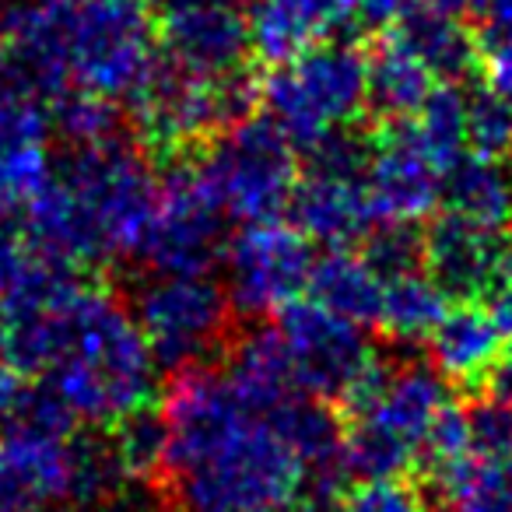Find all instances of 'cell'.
I'll return each mask as SVG.
<instances>
[{
    "mask_svg": "<svg viewBox=\"0 0 512 512\" xmlns=\"http://www.w3.org/2000/svg\"><path fill=\"white\" fill-rule=\"evenodd\" d=\"M481 81L495 95H502L512 106V43L509 46H491L481 53Z\"/></svg>",
    "mask_w": 512,
    "mask_h": 512,
    "instance_id": "obj_37",
    "label": "cell"
},
{
    "mask_svg": "<svg viewBox=\"0 0 512 512\" xmlns=\"http://www.w3.org/2000/svg\"><path fill=\"white\" fill-rule=\"evenodd\" d=\"M351 4H355V22L390 29V25L397 22L411 4H418V0H351Z\"/></svg>",
    "mask_w": 512,
    "mask_h": 512,
    "instance_id": "obj_38",
    "label": "cell"
},
{
    "mask_svg": "<svg viewBox=\"0 0 512 512\" xmlns=\"http://www.w3.org/2000/svg\"><path fill=\"white\" fill-rule=\"evenodd\" d=\"M50 123L71 148H78V144L113 137L120 127V113H116V102L106 95L85 92V88H64L50 99Z\"/></svg>",
    "mask_w": 512,
    "mask_h": 512,
    "instance_id": "obj_30",
    "label": "cell"
},
{
    "mask_svg": "<svg viewBox=\"0 0 512 512\" xmlns=\"http://www.w3.org/2000/svg\"><path fill=\"white\" fill-rule=\"evenodd\" d=\"M509 337L498 330L481 302H456L428 334V362L460 386H484Z\"/></svg>",
    "mask_w": 512,
    "mask_h": 512,
    "instance_id": "obj_20",
    "label": "cell"
},
{
    "mask_svg": "<svg viewBox=\"0 0 512 512\" xmlns=\"http://www.w3.org/2000/svg\"><path fill=\"white\" fill-rule=\"evenodd\" d=\"M355 22L351 0H249V57L274 67L334 39Z\"/></svg>",
    "mask_w": 512,
    "mask_h": 512,
    "instance_id": "obj_19",
    "label": "cell"
},
{
    "mask_svg": "<svg viewBox=\"0 0 512 512\" xmlns=\"http://www.w3.org/2000/svg\"><path fill=\"white\" fill-rule=\"evenodd\" d=\"M390 32L428 67L435 81H470L481 71V43H477L470 22L432 4H411Z\"/></svg>",
    "mask_w": 512,
    "mask_h": 512,
    "instance_id": "obj_21",
    "label": "cell"
},
{
    "mask_svg": "<svg viewBox=\"0 0 512 512\" xmlns=\"http://www.w3.org/2000/svg\"><path fill=\"white\" fill-rule=\"evenodd\" d=\"M228 383L235 386L242 400L256 411H271L278 407L285 397L292 393H302L292 379V369L285 362V351H281L278 334L271 330H256V334H246L239 344H235L232 358L225 365Z\"/></svg>",
    "mask_w": 512,
    "mask_h": 512,
    "instance_id": "obj_26",
    "label": "cell"
},
{
    "mask_svg": "<svg viewBox=\"0 0 512 512\" xmlns=\"http://www.w3.org/2000/svg\"><path fill=\"white\" fill-rule=\"evenodd\" d=\"M439 204L449 214L488 228L495 235L512 232V183L498 158H484L463 151L446 172H442Z\"/></svg>",
    "mask_w": 512,
    "mask_h": 512,
    "instance_id": "obj_22",
    "label": "cell"
},
{
    "mask_svg": "<svg viewBox=\"0 0 512 512\" xmlns=\"http://www.w3.org/2000/svg\"><path fill=\"white\" fill-rule=\"evenodd\" d=\"M404 127L446 172L467 151V88L460 81H435L428 99L418 113L407 116Z\"/></svg>",
    "mask_w": 512,
    "mask_h": 512,
    "instance_id": "obj_28",
    "label": "cell"
},
{
    "mask_svg": "<svg viewBox=\"0 0 512 512\" xmlns=\"http://www.w3.org/2000/svg\"><path fill=\"white\" fill-rule=\"evenodd\" d=\"M313 242L281 218L249 221L221 249L232 313L278 316L309 288Z\"/></svg>",
    "mask_w": 512,
    "mask_h": 512,
    "instance_id": "obj_13",
    "label": "cell"
},
{
    "mask_svg": "<svg viewBox=\"0 0 512 512\" xmlns=\"http://www.w3.org/2000/svg\"><path fill=\"white\" fill-rule=\"evenodd\" d=\"M155 179L144 151L127 137L78 144L43 190L25 200L22 232L74 271L127 260L141 246Z\"/></svg>",
    "mask_w": 512,
    "mask_h": 512,
    "instance_id": "obj_4",
    "label": "cell"
},
{
    "mask_svg": "<svg viewBox=\"0 0 512 512\" xmlns=\"http://www.w3.org/2000/svg\"><path fill=\"white\" fill-rule=\"evenodd\" d=\"M337 512H432L425 488L407 477H365L344 488Z\"/></svg>",
    "mask_w": 512,
    "mask_h": 512,
    "instance_id": "obj_34",
    "label": "cell"
},
{
    "mask_svg": "<svg viewBox=\"0 0 512 512\" xmlns=\"http://www.w3.org/2000/svg\"><path fill=\"white\" fill-rule=\"evenodd\" d=\"M0 358L18 376H39L74 421L95 428L148 407L162 369L134 313L95 285L39 313L0 316Z\"/></svg>",
    "mask_w": 512,
    "mask_h": 512,
    "instance_id": "obj_2",
    "label": "cell"
},
{
    "mask_svg": "<svg viewBox=\"0 0 512 512\" xmlns=\"http://www.w3.org/2000/svg\"><path fill=\"white\" fill-rule=\"evenodd\" d=\"M127 106L137 134L151 151L179 155L253 113L256 81L249 78V71L204 78L165 53H155L141 85L130 92Z\"/></svg>",
    "mask_w": 512,
    "mask_h": 512,
    "instance_id": "obj_7",
    "label": "cell"
},
{
    "mask_svg": "<svg viewBox=\"0 0 512 512\" xmlns=\"http://www.w3.org/2000/svg\"><path fill=\"white\" fill-rule=\"evenodd\" d=\"M362 176L365 172L309 162V172L295 179L292 200H288L292 225L309 242H323L327 249L362 242L379 221Z\"/></svg>",
    "mask_w": 512,
    "mask_h": 512,
    "instance_id": "obj_17",
    "label": "cell"
},
{
    "mask_svg": "<svg viewBox=\"0 0 512 512\" xmlns=\"http://www.w3.org/2000/svg\"><path fill=\"white\" fill-rule=\"evenodd\" d=\"M137 4H165V0H137Z\"/></svg>",
    "mask_w": 512,
    "mask_h": 512,
    "instance_id": "obj_45",
    "label": "cell"
},
{
    "mask_svg": "<svg viewBox=\"0 0 512 512\" xmlns=\"http://www.w3.org/2000/svg\"><path fill=\"white\" fill-rule=\"evenodd\" d=\"M211 197L242 225L278 218L299 179V148L267 116H242L211 137L197 165Z\"/></svg>",
    "mask_w": 512,
    "mask_h": 512,
    "instance_id": "obj_8",
    "label": "cell"
},
{
    "mask_svg": "<svg viewBox=\"0 0 512 512\" xmlns=\"http://www.w3.org/2000/svg\"><path fill=\"white\" fill-rule=\"evenodd\" d=\"M505 235L477 228L442 211L425 225L421 267L446 292L449 302H481L498 274Z\"/></svg>",
    "mask_w": 512,
    "mask_h": 512,
    "instance_id": "obj_18",
    "label": "cell"
},
{
    "mask_svg": "<svg viewBox=\"0 0 512 512\" xmlns=\"http://www.w3.org/2000/svg\"><path fill=\"white\" fill-rule=\"evenodd\" d=\"M453 404L449 379L432 362H379L365 386L348 400L344 467L351 477H407L439 414Z\"/></svg>",
    "mask_w": 512,
    "mask_h": 512,
    "instance_id": "obj_5",
    "label": "cell"
},
{
    "mask_svg": "<svg viewBox=\"0 0 512 512\" xmlns=\"http://www.w3.org/2000/svg\"><path fill=\"white\" fill-rule=\"evenodd\" d=\"M134 320L155 362L179 372L225 348L232 302L211 274H155L137 292Z\"/></svg>",
    "mask_w": 512,
    "mask_h": 512,
    "instance_id": "obj_10",
    "label": "cell"
},
{
    "mask_svg": "<svg viewBox=\"0 0 512 512\" xmlns=\"http://www.w3.org/2000/svg\"><path fill=\"white\" fill-rule=\"evenodd\" d=\"M78 421L46 390H25L0 432V512L29 505H74L78 495Z\"/></svg>",
    "mask_w": 512,
    "mask_h": 512,
    "instance_id": "obj_9",
    "label": "cell"
},
{
    "mask_svg": "<svg viewBox=\"0 0 512 512\" xmlns=\"http://www.w3.org/2000/svg\"><path fill=\"white\" fill-rule=\"evenodd\" d=\"M449 299L425 267L418 271H404L383 278V302H379L376 327L390 337L393 344H425L428 334L439 327L446 316Z\"/></svg>",
    "mask_w": 512,
    "mask_h": 512,
    "instance_id": "obj_25",
    "label": "cell"
},
{
    "mask_svg": "<svg viewBox=\"0 0 512 512\" xmlns=\"http://www.w3.org/2000/svg\"><path fill=\"white\" fill-rule=\"evenodd\" d=\"M365 260L376 267L383 278L404 271H418L425 256V221H376L365 235Z\"/></svg>",
    "mask_w": 512,
    "mask_h": 512,
    "instance_id": "obj_31",
    "label": "cell"
},
{
    "mask_svg": "<svg viewBox=\"0 0 512 512\" xmlns=\"http://www.w3.org/2000/svg\"><path fill=\"white\" fill-rule=\"evenodd\" d=\"M512 148V106L488 85L467 88V151L502 158Z\"/></svg>",
    "mask_w": 512,
    "mask_h": 512,
    "instance_id": "obj_32",
    "label": "cell"
},
{
    "mask_svg": "<svg viewBox=\"0 0 512 512\" xmlns=\"http://www.w3.org/2000/svg\"><path fill=\"white\" fill-rule=\"evenodd\" d=\"M274 334L295 386L323 404H348L379 365L365 327L330 313L316 299H295L281 309Z\"/></svg>",
    "mask_w": 512,
    "mask_h": 512,
    "instance_id": "obj_11",
    "label": "cell"
},
{
    "mask_svg": "<svg viewBox=\"0 0 512 512\" xmlns=\"http://www.w3.org/2000/svg\"><path fill=\"white\" fill-rule=\"evenodd\" d=\"M22 397H25L22 379H18V372L11 369L4 358H0V432H4V428H8V421L15 418Z\"/></svg>",
    "mask_w": 512,
    "mask_h": 512,
    "instance_id": "obj_39",
    "label": "cell"
},
{
    "mask_svg": "<svg viewBox=\"0 0 512 512\" xmlns=\"http://www.w3.org/2000/svg\"><path fill=\"white\" fill-rule=\"evenodd\" d=\"M502 158H505V165H502V169H505V176H509V183H512V148H509V151H505V155H502Z\"/></svg>",
    "mask_w": 512,
    "mask_h": 512,
    "instance_id": "obj_43",
    "label": "cell"
},
{
    "mask_svg": "<svg viewBox=\"0 0 512 512\" xmlns=\"http://www.w3.org/2000/svg\"><path fill=\"white\" fill-rule=\"evenodd\" d=\"M470 29H474L481 53L491 46H509L512 43V0H481L477 11L470 15Z\"/></svg>",
    "mask_w": 512,
    "mask_h": 512,
    "instance_id": "obj_35",
    "label": "cell"
},
{
    "mask_svg": "<svg viewBox=\"0 0 512 512\" xmlns=\"http://www.w3.org/2000/svg\"><path fill=\"white\" fill-rule=\"evenodd\" d=\"M50 102L0 64V204L11 214L53 176Z\"/></svg>",
    "mask_w": 512,
    "mask_h": 512,
    "instance_id": "obj_15",
    "label": "cell"
},
{
    "mask_svg": "<svg viewBox=\"0 0 512 512\" xmlns=\"http://www.w3.org/2000/svg\"><path fill=\"white\" fill-rule=\"evenodd\" d=\"M365 190L379 221H425L439 207L442 169L411 137L404 120L383 123V137L369 148Z\"/></svg>",
    "mask_w": 512,
    "mask_h": 512,
    "instance_id": "obj_16",
    "label": "cell"
},
{
    "mask_svg": "<svg viewBox=\"0 0 512 512\" xmlns=\"http://www.w3.org/2000/svg\"><path fill=\"white\" fill-rule=\"evenodd\" d=\"M11 512H71L67 505H29V509H11Z\"/></svg>",
    "mask_w": 512,
    "mask_h": 512,
    "instance_id": "obj_42",
    "label": "cell"
},
{
    "mask_svg": "<svg viewBox=\"0 0 512 512\" xmlns=\"http://www.w3.org/2000/svg\"><path fill=\"white\" fill-rule=\"evenodd\" d=\"M484 299H488L491 320L512 341V249H505V242H502V260H498V274Z\"/></svg>",
    "mask_w": 512,
    "mask_h": 512,
    "instance_id": "obj_36",
    "label": "cell"
},
{
    "mask_svg": "<svg viewBox=\"0 0 512 512\" xmlns=\"http://www.w3.org/2000/svg\"><path fill=\"white\" fill-rule=\"evenodd\" d=\"M463 418L474 460H512V400L484 393L463 404Z\"/></svg>",
    "mask_w": 512,
    "mask_h": 512,
    "instance_id": "obj_33",
    "label": "cell"
},
{
    "mask_svg": "<svg viewBox=\"0 0 512 512\" xmlns=\"http://www.w3.org/2000/svg\"><path fill=\"white\" fill-rule=\"evenodd\" d=\"M225 249V211L197 165H172L155 179L137 256L155 274H211Z\"/></svg>",
    "mask_w": 512,
    "mask_h": 512,
    "instance_id": "obj_12",
    "label": "cell"
},
{
    "mask_svg": "<svg viewBox=\"0 0 512 512\" xmlns=\"http://www.w3.org/2000/svg\"><path fill=\"white\" fill-rule=\"evenodd\" d=\"M113 512H158V509H155V505H148V502H116Z\"/></svg>",
    "mask_w": 512,
    "mask_h": 512,
    "instance_id": "obj_41",
    "label": "cell"
},
{
    "mask_svg": "<svg viewBox=\"0 0 512 512\" xmlns=\"http://www.w3.org/2000/svg\"><path fill=\"white\" fill-rule=\"evenodd\" d=\"M158 39L165 57L204 78L246 71L249 32L239 0H165Z\"/></svg>",
    "mask_w": 512,
    "mask_h": 512,
    "instance_id": "obj_14",
    "label": "cell"
},
{
    "mask_svg": "<svg viewBox=\"0 0 512 512\" xmlns=\"http://www.w3.org/2000/svg\"><path fill=\"white\" fill-rule=\"evenodd\" d=\"M309 292L320 306L358 327H376L379 302H383V274L348 246H334L313 260Z\"/></svg>",
    "mask_w": 512,
    "mask_h": 512,
    "instance_id": "obj_23",
    "label": "cell"
},
{
    "mask_svg": "<svg viewBox=\"0 0 512 512\" xmlns=\"http://www.w3.org/2000/svg\"><path fill=\"white\" fill-rule=\"evenodd\" d=\"M165 470L186 512H292L306 481L271 411L235 393L225 369L190 365L162 397Z\"/></svg>",
    "mask_w": 512,
    "mask_h": 512,
    "instance_id": "obj_1",
    "label": "cell"
},
{
    "mask_svg": "<svg viewBox=\"0 0 512 512\" xmlns=\"http://www.w3.org/2000/svg\"><path fill=\"white\" fill-rule=\"evenodd\" d=\"M155 60L137 0H11L0 11V64L46 102L64 88L130 99Z\"/></svg>",
    "mask_w": 512,
    "mask_h": 512,
    "instance_id": "obj_3",
    "label": "cell"
},
{
    "mask_svg": "<svg viewBox=\"0 0 512 512\" xmlns=\"http://www.w3.org/2000/svg\"><path fill=\"white\" fill-rule=\"evenodd\" d=\"M435 88V78L428 67L386 29V36L369 53V113H376L383 123L407 120L421 109L428 92Z\"/></svg>",
    "mask_w": 512,
    "mask_h": 512,
    "instance_id": "obj_24",
    "label": "cell"
},
{
    "mask_svg": "<svg viewBox=\"0 0 512 512\" xmlns=\"http://www.w3.org/2000/svg\"><path fill=\"white\" fill-rule=\"evenodd\" d=\"M109 442L130 481H148L165 470V421L158 411H151V404L109 425Z\"/></svg>",
    "mask_w": 512,
    "mask_h": 512,
    "instance_id": "obj_29",
    "label": "cell"
},
{
    "mask_svg": "<svg viewBox=\"0 0 512 512\" xmlns=\"http://www.w3.org/2000/svg\"><path fill=\"white\" fill-rule=\"evenodd\" d=\"M256 102L295 148L309 151L323 137L355 127L365 113L369 53L355 43L327 39L285 64H274L256 85Z\"/></svg>",
    "mask_w": 512,
    "mask_h": 512,
    "instance_id": "obj_6",
    "label": "cell"
},
{
    "mask_svg": "<svg viewBox=\"0 0 512 512\" xmlns=\"http://www.w3.org/2000/svg\"><path fill=\"white\" fill-rule=\"evenodd\" d=\"M428 477V488L453 512H512V460H467Z\"/></svg>",
    "mask_w": 512,
    "mask_h": 512,
    "instance_id": "obj_27",
    "label": "cell"
},
{
    "mask_svg": "<svg viewBox=\"0 0 512 512\" xmlns=\"http://www.w3.org/2000/svg\"><path fill=\"white\" fill-rule=\"evenodd\" d=\"M8 218H11V211L4 204H0V221H8Z\"/></svg>",
    "mask_w": 512,
    "mask_h": 512,
    "instance_id": "obj_44",
    "label": "cell"
},
{
    "mask_svg": "<svg viewBox=\"0 0 512 512\" xmlns=\"http://www.w3.org/2000/svg\"><path fill=\"white\" fill-rule=\"evenodd\" d=\"M421 4H432V8L446 11V15H456V18H470L481 0H421Z\"/></svg>",
    "mask_w": 512,
    "mask_h": 512,
    "instance_id": "obj_40",
    "label": "cell"
}]
</instances>
